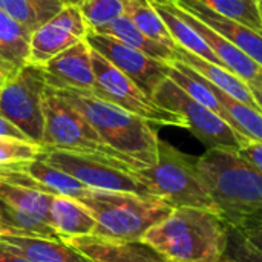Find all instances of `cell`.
Here are the masks:
<instances>
[{
  "instance_id": "cell-12",
  "label": "cell",
  "mask_w": 262,
  "mask_h": 262,
  "mask_svg": "<svg viewBox=\"0 0 262 262\" xmlns=\"http://www.w3.org/2000/svg\"><path fill=\"white\" fill-rule=\"evenodd\" d=\"M88 23L77 2H64L61 9L40 25L29 40V61L41 66L61 51L86 38Z\"/></svg>"
},
{
  "instance_id": "cell-23",
  "label": "cell",
  "mask_w": 262,
  "mask_h": 262,
  "mask_svg": "<svg viewBox=\"0 0 262 262\" xmlns=\"http://www.w3.org/2000/svg\"><path fill=\"white\" fill-rule=\"evenodd\" d=\"M212 92L216 95L223 107L226 109V121L249 141L262 143V112L230 97L216 86L207 81Z\"/></svg>"
},
{
  "instance_id": "cell-35",
  "label": "cell",
  "mask_w": 262,
  "mask_h": 262,
  "mask_svg": "<svg viewBox=\"0 0 262 262\" xmlns=\"http://www.w3.org/2000/svg\"><path fill=\"white\" fill-rule=\"evenodd\" d=\"M0 262H31L29 259L23 258L17 252H14L6 244L0 243Z\"/></svg>"
},
{
  "instance_id": "cell-13",
  "label": "cell",
  "mask_w": 262,
  "mask_h": 262,
  "mask_svg": "<svg viewBox=\"0 0 262 262\" xmlns=\"http://www.w3.org/2000/svg\"><path fill=\"white\" fill-rule=\"evenodd\" d=\"M38 68L46 86L52 89L81 92H94L95 89L92 49L86 40L61 51Z\"/></svg>"
},
{
  "instance_id": "cell-4",
  "label": "cell",
  "mask_w": 262,
  "mask_h": 262,
  "mask_svg": "<svg viewBox=\"0 0 262 262\" xmlns=\"http://www.w3.org/2000/svg\"><path fill=\"white\" fill-rule=\"evenodd\" d=\"M81 201L95 218L92 236L115 241H143L155 224L163 221L173 207L158 198H146L126 192L91 189Z\"/></svg>"
},
{
  "instance_id": "cell-33",
  "label": "cell",
  "mask_w": 262,
  "mask_h": 262,
  "mask_svg": "<svg viewBox=\"0 0 262 262\" xmlns=\"http://www.w3.org/2000/svg\"><path fill=\"white\" fill-rule=\"evenodd\" d=\"M249 163H252L258 170L262 172V143L249 141L241 150H238Z\"/></svg>"
},
{
  "instance_id": "cell-34",
  "label": "cell",
  "mask_w": 262,
  "mask_h": 262,
  "mask_svg": "<svg viewBox=\"0 0 262 262\" xmlns=\"http://www.w3.org/2000/svg\"><path fill=\"white\" fill-rule=\"evenodd\" d=\"M0 137H11V138H18V140H28V137L20 129H17L11 121H8L2 115H0Z\"/></svg>"
},
{
  "instance_id": "cell-5",
  "label": "cell",
  "mask_w": 262,
  "mask_h": 262,
  "mask_svg": "<svg viewBox=\"0 0 262 262\" xmlns=\"http://www.w3.org/2000/svg\"><path fill=\"white\" fill-rule=\"evenodd\" d=\"M152 195L173 209L200 207L216 212L198 170L196 158L190 157L164 140L158 141L157 163L150 167L134 170Z\"/></svg>"
},
{
  "instance_id": "cell-36",
  "label": "cell",
  "mask_w": 262,
  "mask_h": 262,
  "mask_svg": "<svg viewBox=\"0 0 262 262\" xmlns=\"http://www.w3.org/2000/svg\"><path fill=\"white\" fill-rule=\"evenodd\" d=\"M243 235L249 239L250 244H253L258 250L262 252V226L256 227V229H252V230H249V232H246Z\"/></svg>"
},
{
  "instance_id": "cell-43",
  "label": "cell",
  "mask_w": 262,
  "mask_h": 262,
  "mask_svg": "<svg viewBox=\"0 0 262 262\" xmlns=\"http://www.w3.org/2000/svg\"><path fill=\"white\" fill-rule=\"evenodd\" d=\"M220 262H227V261H226V259H224V258H223V259H221V261H220Z\"/></svg>"
},
{
  "instance_id": "cell-8",
  "label": "cell",
  "mask_w": 262,
  "mask_h": 262,
  "mask_svg": "<svg viewBox=\"0 0 262 262\" xmlns=\"http://www.w3.org/2000/svg\"><path fill=\"white\" fill-rule=\"evenodd\" d=\"M152 98L164 109L180 114L186 120L187 130L207 149L241 150L249 143V140L238 134L227 121L189 97L169 77L157 88Z\"/></svg>"
},
{
  "instance_id": "cell-31",
  "label": "cell",
  "mask_w": 262,
  "mask_h": 262,
  "mask_svg": "<svg viewBox=\"0 0 262 262\" xmlns=\"http://www.w3.org/2000/svg\"><path fill=\"white\" fill-rule=\"evenodd\" d=\"M41 152L43 146L29 140L0 137V166L25 163L40 157Z\"/></svg>"
},
{
  "instance_id": "cell-20",
  "label": "cell",
  "mask_w": 262,
  "mask_h": 262,
  "mask_svg": "<svg viewBox=\"0 0 262 262\" xmlns=\"http://www.w3.org/2000/svg\"><path fill=\"white\" fill-rule=\"evenodd\" d=\"M161 17L166 28L169 29L170 35L173 37L175 43L180 48L187 49L189 52L200 55L215 64H220L226 68L221 60L216 57V54L207 46V43L196 34V31L184 20V17L180 14L178 6L173 0H146ZM227 69V68H226Z\"/></svg>"
},
{
  "instance_id": "cell-6",
  "label": "cell",
  "mask_w": 262,
  "mask_h": 262,
  "mask_svg": "<svg viewBox=\"0 0 262 262\" xmlns=\"http://www.w3.org/2000/svg\"><path fill=\"white\" fill-rule=\"evenodd\" d=\"M43 115L45 127L41 146L45 149L91 155L135 170L126 158L101 140L95 129L77 109H74L49 86H46L43 95Z\"/></svg>"
},
{
  "instance_id": "cell-41",
  "label": "cell",
  "mask_w": 262,
  "mask_h": 262,
  "mask_svg": "<svg viewBox=\"0 0 262 262\" xmlns=\"http://www.w3.org/2000/svg\"><path fill=\"white\" fill-rule=\"evenodd\" d=\"M259 8H261V14H262V0H259Z\"/></svg>"
},
{
  "instance_id": "cell-15",
  "label": "cell",
  "mask_w": 262,
  "mask_h": 262,
  "mask_svg": "<svg viewBox=\"0 0 262 262\" xmlns=\"http://www.w3.org/2000/svg\"><path fill=\"white\" fill-rule=\"evenodd\" d=\"M178 9H180V14L184 17V20L196 31V34L207 43V46L216 54V57L221 60V63L229 71H232L239 78H243L249 86L261 83L262 68L256 61H253L249 55H246L241 49H238L232 41L224 38L220 32L212 29L209 25L195 18L193 15H190L180 6H178Z\"/></svg>"
},
{
  "instance_id": "cell-42",
  "label": "cell",
  "mask_w": 262,
  "mask_h": 262,
  "mask_svg": "<svg viewBox=\"0 0 262 262\" xmlns=\"http://www.w3.org/2000/svg\"><path fill=\"white\" fill-rule=\"evenodd\" d=\"M63 2H77V0H63ZM78 3V2H77Z\"/></svg>"
},
{
  "instance_id": "cell-21",
  "label": "cell",
  "mask_w": 262,
  "mask_h": 262,
  "mask_svg": "<svg viewBox=\"0 0 262 262\" xmlns=\"http://www.w3.org/2000/svg\"><path fill=\"white\" fill-rule=\"evenodd\" d=\"M9 167L17 169L31 178H34L49 195L52 196H69L75 200H81L91 190L77 178L71 177L69 173L51 166L43 158L37 157L34 160L9 164Z\"/></svg>"
},
{
  "instance_id": "cell-24",
  "label": "cell",
  "mask_w": 262,
  "mask_h": 262,
  "mask_svg": "<svg viewBox=\"0 0 262 262\" xmlns=\"http://www.w3.org/2000/svg\"><path fill=\"white\" fill-rule=\"evenodd\" d=\"M31 34L28 28L0 9V52L17 69L29 61Z\"/></svg>"
},
{
  "instance_id": "cell-17",
  "label": "cell",
  "mask_w": 262,
  "mask_h": 262,
  "mask_svg": "<svg viewBox=\"0 0 262 262\" xmlns=\"http://www.w3.org/2000/svg\"><path fill=\"white\" fill-rule=\"evenodd\" d=\"M177 52V61H181L183 64L189 66L190 69H193L196 74H200L206 81H209L210 84L216 86L218 89H221L223 92L229 94L230 97L261 111V107L258 106L249 84L239 78L236 74H233L232 71L220 66V64H215L200 55H195L192 52H189L187 49L184 48H177L175 49ZM262 112V111H261Z\"/></svg>"
},
{
  "instance_id": "cell-39",
  "label": "cell",
  "mask_w": 262,
  "mask_h": 262,
  "mask_svg": "<svg viewBox=\"0 0 262 262\" xmlns=\"http://www.w3.org/2000/svg\"><path fill=\"white\" fill-rule=\"evenodd\" d=\"M5 80H6V75L0 71V94H2V89H3V84H5Z\"/></svg>"
},
{
  "instance_id": "cell-32",
  "label": "cell",
  "mask_w": 262,
  "mask_h": 262,
  "mask_svg": "<svg viewBox=\"0 0 262 262\" xmlns=\"http://www.w3.org/2000/svg\"><path fill=\"white\" fill-rule=\"evenodd\" d=\"M224 259L227 262H262V252L250 244L239 230L229 227V241Z\"/></svg>"
},
{
  "instance_id": "cell-10",
  "label": "cell",
  "mask_w": 262,
  "mask_h": 262,
  "mask_svg": "<svg viewBox=\"0 0 262 262\" xmlns=\"http://www.w3.org/2000/svg\"><path fill=\"white\" fill-rule=\"evenodd\" d=\"M40 158H43L51 166L77 178L89 189L126 192L146 198H155L149 187L138 180L134 170L121 164L91 155L45 147Z\"/></svg>"
},
{
  "instance_id": "cell-25",
  "label": "cell",
  "mask_w": 262,
  "mask_h": 262,
  "mask_svg": "<svg viewBox=\"0 0 262 262\" xmlns=\"http://www.w3.org/2000/svg\"><path fill=\"white\" fill-rule=\"evenodd\" d=\"M52 195L34 190L29 187H23L14 183H9L6 180L0 178V200L48 223H49V207L52 201ZM52 227V226H51Z\"/></svg>"
},
{
  "instance_id": "cell-2",
  "label": "cell",
  "mask_w": 262,
  "mask_h": 262,
  "mask_svg": "<svg viewBox=\"0 0 262 262\" xmlns=\"http://www.w3.org/2000/svg\"><path fill=\"white\" fill-rule=\"evenodd\" d=\"M229 241V226L212 210L177 207L144 235L150 246L170 262H220Z\"/></svg>"
},
{
  "instance_id": "cell-30",
  "label": "cell",
  "mask_w": 262,
  "mask_h": 262,
  "mask_svg": "<svg viewBox=\"0 0 262 262\" xmlns=\"http://www.w3.org/2000/svg\"><path fill=\"white\" fill-rule=\"evenodd\" d=\"M127 0H78L80 11L89 29H100L126 14Z\"/></svg>"
},
{
  "instance_id": "cell-3",
  "label": "cell",
  "mask_w": 262,
  "mask_h": 262,
  "mask_svg": "<svg viewBox=\"0 0 262 262\" xmlns=\"http://www.w3.org/2000/svg\"><path fill=\"white\" fill-rule=\"evenodd\" d=\"M77 109L101 140L126 158L135 170L157 163L160 137L152 124L92 92L54 89Z\"/></svg>"
},
{
  "instance_id": "cell-9",
  "label": "cell",
  "mask_w": 262,
  "mask_h": 262,
  "mask_svg": "<svg viewBox=\"0 0 262 262\" xmlns=\"http://www.w3.org/2000/svg\"><path fill=\"white\" fill-rule=\"evenodd\" d=\"M45 89L46 81L40 68L26 63L6 77L0 94V115L37 144L43 141Z\"/></svg>"
},
{
  "instance_id": "cell-28",
  "label": "cell",
  "mask_w": 262,
  "mask_h": 262,
  "mask_svg": "<svg viewBox=\"0 0 262 262\" xmlns=\"http://www.w3.org/2000/svg\"><path fill=\"white\" fill-rule=\"evenodd\" d=\"M126 15L135 23V26L150 37L155 41H160L172 49H177L173 37L166 28L161 17L146 0H127L126 2Z\"/></svg>"
},
{
  "instance_id": "cell-22",
  "label": "cell",
  "mask_w": 262,
  "mask_h": 262,
  "mask_svg": "<svg viewBox=\"0 0 262 262\" xmlns=\"http://www.w3.org/2000/svg\"><path fill=\"white\" fill-rule=\"evenodd\" d=\"M95 32L112 35V37L121 40L123 43L129 45L130 48L138 49L143 54H146V55H149V57H152L155 60H160L163 63L169 64V63L177 60L175 49H172V48H169V46H166V45H163L160 41H155L150 37H147L144 32H141L135 26V23L126 14L123 17L117 18L115 21H112L111 25L103 26L100 29H95Z\"/></svg>"
},
{
  "instance_id": "cell-29",
  "label": "cell",
  "mask_w": 262,
  "mask_h": 262,
  "mask_svg": "<svg viewBox=\"0 0 262 262\" xmlns=\"http://www.w3.org/2000/svg\"><path fill=\"white\" fill-rule=\"evenodd\" d=\"M212 11L239 21L262 35V14L259 0H198Z\"/></svg>"
},
{
  "instance_id": "cell-14",
  "label": "cell",
  "mask_w": 262,
  "mask_h": 262,
  "mask_svg": "<svg viewBox=\"0 0 262 262\" xmlns=\"http://www.w3.org/2000/svg\"><path fill=\"white\" fill-rule=\"evenodd\" d=\"M181 9L209 25L212 29L220 32L224 38L232 41L238 49L249 55L262 68V35L252 28L235 21L229 17H224L210 8L204 6L198 0H173Z\"/></svg>"
},
{
  "instance_id": "cell-16",
  "label": "cell",
  "mask_w": 262,
  "mask_h": 262,
  "mask_svg": "<svg viewBox=\"0 0 262 262\" xmlns=\"http://www.w3.org/2000/svg\"><path fill=\"white\" fill-rule=\"evenodd\" d=\"M64 243L81 252L91 262H170L143 241L115 243L97 236H83Z\"/></svg>"
},
{
  "instance_id": "cell-18",
  "label": "cell",
  "mask_w": 262,
  "mask_h": 262,
  "mask_svg": "<svg viewBox=\"0 0 262 262\" xmlns=\"http://www.w3.org/2000/svg\"><path fill=\"white\" fill-rule=\"evenodd\" d=\"M49 223L63 241L92 236L95 218L78 200L69 196H54L49 207Z\"/></svg>"
},
{
  "instance_id": "cell-27",
  "label": "cell",
  "mask_w": 262,
  "mask_h": 262,
  "mask_svg": "<svg viewBox=\"0 0 262 262\" xmlns=\"http://www.w3.org/2000/svg\"><path fill=\"white\" fill-rule=\"evenodd\" d=\"M0 224L11 233L20 236H34L63 241L60 235L45 221L0 200Z\"/></svg>"
},
{
  "instance_id": "cell-11",
  "label": "cell",
  "mask_w": 262,
  "mask_h": 262,
  "mask_svg": "<svg viewBox=\"0 0 262 262\" xmlns=\"http://www.w3.org/2000/svg\"><path fill=\"white\" fill-rule=\"evenodd\" d=\"M92 51L106 58L118 71L126 74L135 81L149 97L154 95L157 88L167 78L169 64L155 60L138 49L130 48L121 40L88 29L86 38Z\"/></svg>"
},
{
  "instance_id": "cell-19",
  "label": "cell",
  "mask_w": 262,
  "mask_h": 262,
  "mask_svg": "<svg viewBox=\"0 0 262 262\" xmlns=\"http://www.w3.org/2000/svg\"><path fill=\"white\" fill-rule=\"evenodd\" d=\"M0 243L6 244L31 262H91L89 258L64 241L3 235L0 236Z\"/></svg>"
},
{
  "instance_id": "cell-26",
  "label": "cell",
  "mask_w": 262,
  "mask_h": 262,
  "mask_svg": "<svg viewBox=\"0 0 262 262\" xmlns=\"http://www.w3.org/2000/svg\"><path fill=\"white\" fill-rule=\"evenodd\" d=\"M63 3V0H0V9L34 32L57 14Z\"/></svg>"
},
{
  "instance_id": "cell-37",
  "label": "cell",
  "mask_w": 262,
  "mask_h": 262,
  "mask_svg": "<svg viewBox=\"0 0 262 262\" xmlns=\"http://www.w3.org/2000/svg\"><path fill=\"white\" fill-rule=\"evenodd\" d=\"M0 71L6 75V77H9L11 74H14L15 71H17V68H14L5 57H3V54L0 52Z\"/></svg>"
},
{
  "instance_id": "cell-1",
  "label": "cell",
  "mask_w": 262,
  "mask_h": 262,
  "mask_svg": "<svg viewBox=\"0 0 262 262\" xmlns=\"http://www.w3.org/2000/svg\"><path fill=\"white\" fill-rule=\"evenodd\" d=\"M198 170L223 221L241 233L262 226V172L238 150L207 149Z\"/></svg>"
},
{
  "instance_id": "cell-7",
  "label": "cell",
  "mask_w": 262,
  "mask_h": 262,
  "mask_svg": "<svg viewBox=\"0 0 262 262\" xmlns=\"http://www.w3.org/2000/svg\"><path fill=\"white\" fill-rule=\"evenodd\" d=\"M92 66L95 75L94 95L114 103L115 106L158 126H175L187 129L186 120L169 109L160 106L135 81L118 71L100 54L92 51Z\"/></svg>"
},
{
  "instance_id": "cell-40",
  "label": "cell",
  "mask_w": 262,
  "mask_h": 262,
  "mask_svg": "<svg viewBox=\"0 0 262 262\" xmlns=\"http://www.w3.org/2000/svg\"><path fill=\"white\" fill-rule=\"evenodd\" d=\"M3 235H11V233H9V232H8V230L0 224V236H3Z\"/></svg>"
},
{
  "instance_id": "cell-38",
  "label": "cell",
  "mask_w": 262,
  "mask_h": 262,
  "mask_svg": "<svg viewBox=\"0 0 262 262\" xmlns=\"http://www.w3.org/2000/svg\"><path fill=\"white\" fill-rule=\"evenodd\" d=\"M249 88H250V91H252V94H253V97H255L258 106L261 107L262 111V81L261 83L253 84V86H249Z\"/></svg>"
}]
</instances>
